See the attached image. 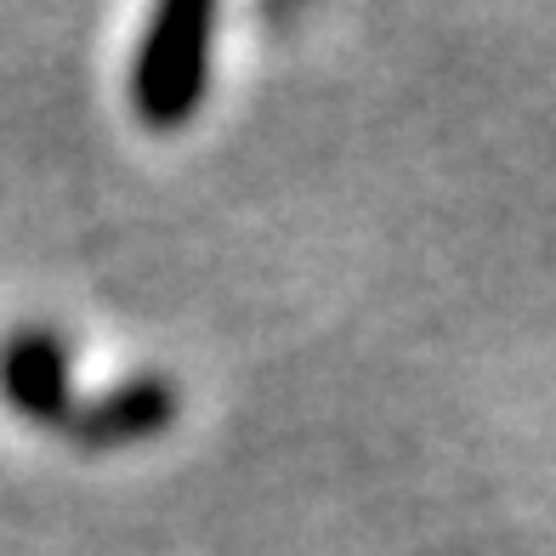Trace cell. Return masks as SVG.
<instances>
[{
  "instance_id": "6da1fadb",
  "label": "cell",
  "mask_w": 556,
  "mask_h": 556,
  "mask_svg": "<svg viewBox=\"0 0 556 556\" xmlns=\"http://www.w3.org/2000/svg\"><path fill=\"white\" fill-rule=\"evenodd\" d=\"M211 35H216L211 0H165L148 17L131 63L137 119H148L154 131H170V125H188L199 114L211 86Z\"/></svg>"
},
{
  "instance_id": "3957f363",
  "label": "cell",
  "mask_w": 556,
  "mask_h": 556,
  "mask_svg": "<svg viewBox=\"0 0 556 556\" xmlns=\"http://www.w3.org/2000/svg\"><path fill=\"white\" fill-rule=\"evenodd\" d=\"M0 392L7 403L35 420V426H63L74 409V381H68V341L52 330H12L0 341Z\"/></svg>"
},
{
  "instance_id": "7a4b0ae2",
  "label": "cell",
  "mask_w": 556,
  "mask_h": 556,
  "mask_svg": "<svg viewBox=\"0 0 556 556\" xmlns=\"http://www.w3.org/2000/svg\"><path fill=\"white\" fill-rule=\"evenodd\" d=\"M176 387L165 375H131L109 392H97L86 403H74L63 432L80 443V448H125V443H142V438H160L165 426L176 420Z\"/></svg>"
}]
</instances>
